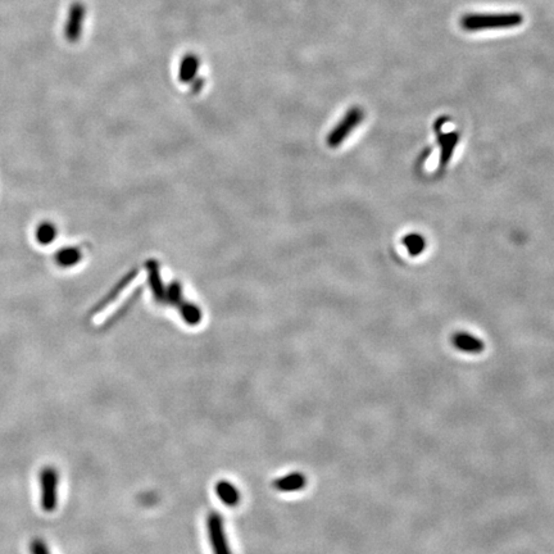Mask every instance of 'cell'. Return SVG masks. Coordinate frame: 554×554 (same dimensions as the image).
Segmentation results:
<instances>
[{"label": "cell", "instance_id": "obj_1", "mask_svg": "<svg viewBox=\"0 0 554 554\" xmlns=\"http://www.w3.org/2000/svg\"><path fill=\"white\" fill-rule=\"evenodd\" d=\"M523 22V15L513 13H494V15H480L469 13L460 18V26L466 31H480L490 29H511L520 26Z\"/></svg>", "mask_w": 554, "mask_h": 554}, {"label": "cell", "instance_id": "obj_2", "mask_svg": "<svg viewBox=\"0 0 554 554\" xmlns=\"http://www.w3.org/2000/svg\"><path fill=\"white\" fill-rule=\"evenodd\" d=\"M59 471L52 465H45L38 472L40 509L44 513H53L59 504Z\"/></svg>", "mask_w": 554, "mask_h": 554}, {"label": "cell", "instance_id": "obj_3", "mask_svg": "<svg viewBox=\"0 0 554 554\" xmlns=\"http://www.w3.org/2000/svg\"><path fill=\"white\" fill-rule=\"evenodd\" d=\"M207 531H208V540L212 553L233 554L225 530V521L219 512L212 511L210 515L207 516Z\"/></svg>", "mask_w": 554, "mask_h": 554}, {"label": "cell", "instance_id": "obj_4", "mask_svg": "<svg viewBox=\"0 0 554 554\" xmlns=\"http://www.w3.org/2000/svg\"><path fill=\"white\" fill-rule=\"evenodd\" d=\"M435 130L437 133V143L440 145V161H439V168L443 170L445 168L448 163L452 159L454 149L457 148L458 141L460 139V133L457 131H451V133H443L442 130V122L440 119L437 121L435 125Z\"/></svg>", "mask_w": 554, "mask_h": 554}, {"label": "cell", "instance_id": "obj_5", "mask_svg": "<svg viewBox=\"0 0 554 554\" xmlns=\"http://www.w3.org/2000/svg\"><path fill=\"white\" fill-rule=\"evenodd\" d=\"M363 118H365V112L360 108H353L349 110L342 121V124L336 127L334 133H331L330 145L333 147L339 145V143H342L363 121Z\"/></svg>", "mask_w": 554, "mask_h": 554}, {"label": "cell", "instance_id": "obj_6", "mask_svg": "<svg viewBox=\"0 0 554 554\" xmlns=\"http://www.w3.org/2000/svg\"><path fill=\"white\" fill-rule=\"evenodd\" d=\"M452 343L458 351L469 354H477L484 351V342H481L477 336L469 333H457L452 337Z\"/></svg>", "mask_w": 554, "mask_h": 554}, {"label": "cell", "instance_id": "obj_7", "mask_svg": "<svg viewBox=\"0 0 554 554\" xmlns=\"http://www.w3.org/2000/svg\"><path fill=\"white\" fill-rule=\"evenodd\" d=\"M273 488L279 492L291 493L302 490L307 485V479L300 472H293L273 481Z\"/></svg>", "mask_w": 554, "mask_h": 554}, {"label": "cell", "instance_id": "obj_8", "mask_svg": "<svg viewBox=\"0 0 554 554\" xmlns=\"http://www.w3.org/2000/svg\"><path fill=\"white\" fill-rule=\"evenodd\" d=\"M216 494L219 500L228 507L238 506L240 502V492L233 483L227 480H221L216 485Z\"/></svg>", "mask_w": 554, "mask_h": 554}, {"label": "cell", "instance_id": "obj_9", "mask_svg": "<svg viewBox=\"0 0 554 554\" xmlns=\"http://www.w3.org/2000/svg\"><path fill=\"white\" fill-rule=\"evenodd\" d=\"M403 245L406 247L409 256L417 257L426 249V240L422 235L412 233V234H407L403 238Z\"/></svg>", "mask_w": 554, "mask_h": 554}, {"label": "cell", "instance_id": "obj_10", "mask_svg": "<svg viewBox=\"0 0 554 554\" xmlns=\"http://www.w3.org/2000/svg\"><path fill=\"white\" fill-rule=\"evenodd\" d=\"M55 236H57V230H55L54 225L50 222L40 224L38 230H36V240L43 245H48V244L54 242Z\"/></svg>", "mask_w": 554, "mask_h": 554}, {"label": "cell", "instance_id": "obj_11", "mask_svg": "<svg viewBox=\"0 0 554 554\" xmlns=\"http://www.w3.org/2000/svg\"><path fill=\"white\" fill-rule=\"evenodd\" d=\"M80 259V252L76 248H67V249L59 250L55 256L57 263L62 267L73 265Z\"/></svg>", "mask_w": 554, "mask_h": 554}, {"label": "cell", "instance_id": "obj_12", "mask_svg": "<svg viewBox=\"0 0 554 554\" xmlns=\"http://www.w3.org/2000/svg\"><path fill=\"white\" fill-rule=\"evenodd\" d=\"M27 549H29V554H52L47 541L39 537H35L29 541Z\"/></svg>", "mask_w": 554, "mask_h": 554}]
</instances>
